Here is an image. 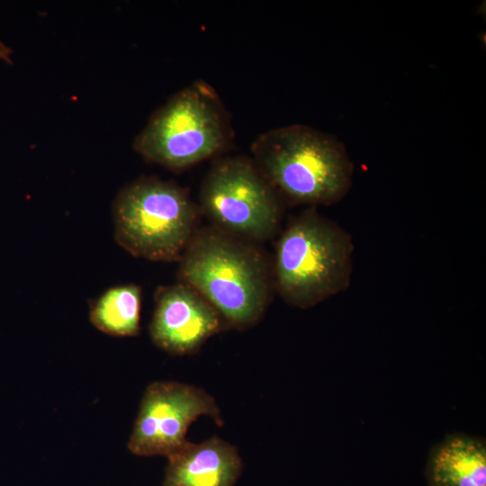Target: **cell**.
Returning a JSON list of instances; mask_svg holds the SVG:
<instances>
[{
  "instance_id": "obj_3",
  "label": "cell",
  "mask_w": 486,
  "mask_h": 486,
  "mask_svg": "<svg viewBox=\"0 0 486 486\" xmlns=\"http://www.w3.org/2000/svg\"><path fill=\"white\" fill-rule=\"evenodd\" d=\"M353 251L351 235L310 207L289 220L277 240L274 290L289 305L310 308L349 286Z\"/></svg>"
},
{
  "instance_id": "obj_8",
  "label": "cell",
  "mask_w": 486,
  "mask_h": 486,
  "mask_svg": "<svg viewBox=\"0 0 486 486\" xmlns=\"http://www.w3.org/2000/svg\"><path fill=\"white\" fill-rule=\"evenodd\" d=\"M155 302L149 335L158 347L170 355L193 354L208 338L227 328L219 311L182 283L159 287Z\"/></svg>"
},
{
  "instance_id": "obj_10",
  "label": "cell",
  "mask_w": 486,
  "mask_h": 486,
  "mask_svg": "<svg viewBox=\"0 0 486 486\" xmlns=\"http://www.w3.org/2000/svg\"><path fill=\"white\" fill-rule=\"evenodd\" d=\"M428 486H486V444L463 433L446 436L428 454Z\"/></svg>"
},
{
  "instance_id": "obj_11",
  "label": "cell",
  "mask_w": 486,
  "mask_h": 486,
  "mask_svg": "<svg viewBox=\"0 0 486 486\" xmlns=\"http://www.w3.org/2000/svg\"><path fill=\"white\" fill-rule=\"evenodd\" d=\"M142 292L134 284L109 288L91 304L89 319L100 331L114 337H134L140 330Z\"/></svg>"
},
{
  "instance_id": "obj_5",
  "label": "cell",
  "mask_w": 486,
  "mask_h": 486,
  "mask_svg": "<svg viewBox=\"0 0 486 486\" xmlns=\"http://www.w3.org/2000/svg\"><path fill=\"white\" fill-rule=\"evenodd\" d=\"M199 211L176 183L140 176L113 201L114 239L136 257L178 262L198 229Z\"/></svg>"
},
{
  "instance_id": "obj_1",
  "label": "cell",
  "mask_w": 486,
  "mask_h": 486,
  "mask_svg": "<svg viewBox=\"0 0 486 486\" xmlns=\"http://www.w3.org/2000/svg\"><path fill=\"white\" fill-rule=\"evenodd\" d=\"M178 263V282L205 298L227 328L245 330L264 316L274 284L272 265L257 243L213 225L198 228Z\"/></svg>"
},
{
  "instance_id": "obj_6",
  "label": "cell",
  "mask_w": 486,
  "mask_h": 486,
  "mask_svg": "<svg viewBox=\"0 0 486 486\" xmlns=\"http://www.w3.org/2000/svg\"><path fill=\"white\" fill-rule=\"evenodd\" d=\"M199 209L213 226L259 244L277 231L283 201L251 158H217L199 193Z\"/></svg>"
},
{
  "instance_id": "obj_12",
  "label": "cell",
  "mask_w": 486,
  "mask_h": 486,
  "mask_svg": "<svg viewBox=\"0 0 486 486\" xmlns=\"http://www.w3.org/2000/svg\"><path fill=\"white\" fill-rule=\"evenodd\" d=\"M12 50L0 38V61L10 64Z\"/></svg>"
},
{
  "instance_id": "obj_7",
  "label": "cell",
  "mask_w": 486,
  "mask_h": 486,
  "mask_svg": "<svg viewBox=\"0 0 486 486\" xmlns=\"http://www.w3.org/2000/svg\"><path fill=\"white\" fill-rule=\"evenodd\" d=\"M203 415L223 424L214 398L204 390L174 381L154 382L142 396L128 448L137 455L169 457L189 442L188 428Z\"/></svg>"
},
{
  "instance_id": "obj_2",
  "label": "cell",
  "mask_w": 486,
  "mask_h": 486,
  "mask_svg": "<svg viewBox=\"0 0 486 486\" xmlns=\"http://www.w3.org/2000/svg\"><path fill=\"white\" fill-rule=\"evenodd\" d=\"M251 159L284 202L332 205L349 192L354 166L334 136L292 124L261 133L251 144Z\"/></svg>"
},
{
  "instance_id": "obj_9",
  "label": "cell",
  "mask_w": 486,
  "mask_h": 486,
  "mask_svg": "<svg viewBox=\"0 0 486 486\" xmlns=\"http://www.w3.org/2000/svg\"><path fill=\"white\" fill-rule=\"evenodd\" d=\"M167 459L162 486H234L242 469L238 449L216 436L188 442Z\"/></svg>"
},
{
  "instance_id": "obj_4",
  "label": "cell",
  "mask_w": 486,
  "mask_h": 486,
  "mask_svg": "<svg viewBox=\"0 0 486 486\" xmlns=\"http://www.w3.org/2000/svg\"><path fill=\"white\" fill-rule=\"evenodd\" d=\"M233 135L229 112L215 89L196 80L151 115L133 149L147 162L179 172L223 153Z\"/></svg>"
}]
</instances>
